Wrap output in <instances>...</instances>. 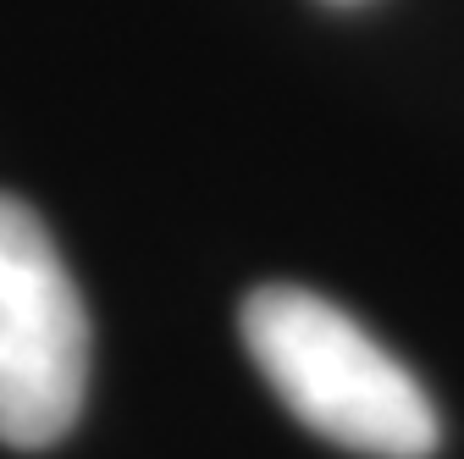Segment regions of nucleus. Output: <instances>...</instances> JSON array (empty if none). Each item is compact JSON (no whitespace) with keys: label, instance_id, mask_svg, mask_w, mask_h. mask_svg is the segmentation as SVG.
I'll list each match as a JSON object with an SVG mask.
<instances>
[{"label":"nucleus","instance_id":"nucleus-3","mask_svg":"<svg viewBox=\"0 0 464 459\" xmlns=\"http://www.w3.org/2000/svg\"><path fill=\"white\" fill-rule=\"evenodd\" d=\"M321 6H365V0H321Z\"/></svg>","mask_w":464,"mask_h":459},{"label":"nucleus","instance_id":"nucleus-1","mask_svg":"<svg viewBox=\"0 0 464 459\" xmlns=\"http://www.w3.org/2000/svg\"><path fill=\"white\" fill-rule=\"evenodd\" d=\"M238 332L282 410L332 448L365 459H431L442 448L426 382L343 305L299 282H266L244 299Z\"/></svg>","mask_w":464,"mask_h":459},{"label":"nucleus","instance_id":"nucleus-2","mask_svg":"<svg viewBox=\"0 0 464 459\" xmlns=\"http://www.w3.org/2000/svg\"><path fill=\"white\" fill-rule=\"evenodd\" d=\"M89 393V310L39 210L0 194V443H62Z\"/></svg>","mask_w":464,"mask_h":459}]
</instances>
